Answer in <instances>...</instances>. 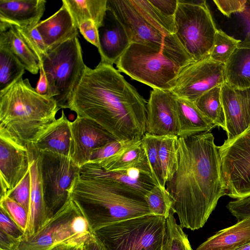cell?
<instances>
[{"label":"cell","mask_w":250,"mask_h":250,"mask_svg":"<svg viewBox=\"0 0 250 250\" xmlns=\"http://www.w3.org/2000/svg\"><path fill=\"white\" fill-rule=\"evenodd\" d=\"M65 108L91 120L115 140H141L146 133L147 103L113 65L85 66Z\"/></svg>","instance_id":"obj_1"},{"label":"cell","mask_w":250,"mask_h":250,"mask_svg":"<svg viewBox=\"0 0 250 250\" xmlns=\"http://www.w3.org/2000/svg\"><path fill=\"white\" fill-rule=\"evenodd\" d=\"M179 162L166 188L183 228H202L226 195L218 146L210 132L178 137Z\"/></svg>","instance_id":"obj_2"},{"label":"cell","mask_w":250,"mask_h":250,"mask_svg":"<svg viewBox=\"0 0 250 250\" xmlns=\"http://www.w3.org/2000/svg\"><path fill=\"white\" fill-rule=\"evenodd\" d=\"M92 233L125 220L152 215L145 196L116 181L78 175L69 191Z\"/></svg>","instance_id":"obj_3"},{"label":"cell","mask_w":250,"mask_h":250,"mask_svg":"<svg viewBox=\"0 0 250 250\" xmlns=\"http://www.w3.org/2000/svg\"><path fill=\"white\" fill-rule=\"evenodd\" d=\"M56 101L22 76L0 91V134L23 146L33 144L56 120Z\"/></svg>","instance_id":"obj_4"},{"label":"cell","mask_w":250,"mask_h":250,"mask_svg":"<svg viewBox=\"0 0 250 250\" xmlns=\"http://www.w3.org/2000/svg\"><path fill=\"white\" fill-rule=\"evenodd\" d=\"M194 62L173 34L160 45L131 43L115 64L120 72L153 89L171 91L182 70Z\"/></svg>","instance_id":"obj_5"},{"label":"cell","mask_w":250,"mask_h":250,"mask_svg":"<svg viewBox=\"0 0 250 250\" xmlns=\"http://www.w3.org/2000/svg\"><path fill=\"white\" fill-rule=\"evenodd\" d=\"M85 66L78 37L48 50L42 58L40 68L47 80V95L56 101L60 108H65Z\"/></svg>","instance_id":"obj_6"},{"label":"cell","mask_w":250,"mask_h":250,"mask_svg":"<svg viewBox=\"0 0 250 250\" xmlns=\"http://www.w3.org/2000/svg\"><path fill=\"white\" fill-rule=\"evenodd\" d=\"M174 34L195 61L209 56L217 31L205 0H178Z\"/></svg>","instance_id":"obj_7"},{"label":"cell","mask_w":250,"mask_h":250,"mask_svg":"<svg viewBox=\"0 0 250 250\" xmlns=\"http://www.w3.org/2000/svg\"><path fill=\"white\" fill-rule=\"evenodd\" d=\"M93 233L109 250H162L166 218L145 215L110 224Z\"/></svg>","instance_id":"obj_8"},{"label":"cell","mask_w":250,"mask_h":250,"mask_svg":"<svg viewBox=\"0 0 250 250\" xmlns=\"http://www.w3.org/2000/svg\"><path fill=\"white\" fill-rule=\"evenodd\" d=\"M91 233L86 220L69 197L38 232L20 239L17 250H49L61 244L82 245Z\"/></svg>","instance_id":"obj_9"},{"label":"cell","mask_w":250,"mask_h":250,"mask_svg":"<svg viewBox=\"0 0 250 250\" xmlns=\"http://www.w3.org/2000/svg\"><path fill=\"white\" fill-rule=\"evenodd\" d=\"M35 149L44 200L48 216L51 218L69 198L70 189L76 178L80 175L81 167L69 156Z\"/></svg>","instance_id":"obj_10"},{"label":"cell","mask_w":250,"mask_h":250,"mask_svg":"<svg viewBox=\"0 0 250 250\" xmlns=\"http://www.w3.org/2000/svg\"><path fill=\"white\" fill-rule=\"evenodd\" d=\"M218 149L226 195L236 199L250 194V128Z\"/></svg>","instance_id":"obj_11"},{"label":"cell","mask_w":250,"mask_h":250,"mask_svg":"<svg viewBox=\"0 0 250 250\" xmlns=\"http://www.w3.org/2000/svg\"><path fill=\"white\" fill-rule=\"evenodd\" d=\"M225 64L208 57L185 67L172 92L177 97L194 102L205 92L225 83Z\"/></svg>","instance_id":"obj_12"},{"label":"cell","mask_w":250,"mask_h":250,"mask_svg":"<svg viewBox=\"0 0 250 250\" xmlns=\"http://www.w3.org/2000/svg\"><path fill=\"white\" fill-rule=\"evenodd\" d=\"M107 9L124 28L131 43L160 45L170 36L164 34L152 25L130 0H107Z\"/></svg>","instance_id":"obj_13"},{"label":"cell","mask_w":250,"mask_h":250,"mask_svg":"<svg viewBox=\"0 0 250 250\" xmlns=\"http://www.w3.org/2000/svg\"><path fill=\"white\" fill-rule=\"evenodd\" d=\"M179 132L177 97L170 91L153 89L147 103L146 133L178 136Z\"/></svg>","instance_id":"obj_14"},{"label":"cell","mask_w":250,"mask_h":250,"mask_svg":"<svg viewBox=\"0 0 250 250\" xmlns=\"http://www.w3.org/2000/svg\"><path fill=\"white\" fill-rule=\"evenodd\" d=\"M28 147L0 134V199L7 197L30 168Z\"/></svg>","instance_id":"obj_15"},{"label":"cell","mask_w":250,"mask_h":250,"mask_svg":"<svg viewBox=\"0 0 250 250\" xmlns=\"http://www.w3.org/2000/svg\"><path fill=\"white\" fill-rule=\"evenodd\" d=\"M70 126V157L80 167L89 161L94 150L115 140L98 124L86 118L77 117Z\"/></svg>","instance_id":"obj_16"},{"label":"cell","mask_w":250,"mask_h":250,"mask_svg":"<svg viewBox=\"0 0 250 250\" xmlns=\"http://www.w3.org/2000/svg\"><path fill=\"white\" fill-rule=\"evenodd\" d=\"M221 98L227 134L224 142H228L250 128V88L235 89L224 83Z\"/></svg>","instance_id":"obj_17"},{"label":"cell","mask_w":250,"mask_h":250,"mask_svg":"<svg viewBox=\"0 0 250 250\" xmlns=\"http://www.w3.org/2000/svg\"><path fill=\"white\" fill-rule=\"evenodd\" d=\"M27 147L30 159L31 190L28 221L23 235L25 237L36 233L50 219L44 200L36 150L32 144Z\"/></svg>","instance_id":"obj_18"},{"label":"cell","mask_w":250,"mask_h":250,"mask_svg":"<svg viewBox=\"0 0 250 250\" xmlns=\"http://www.w3.org/2000/svg\"><path fill=\"white\" fill-rule=\"evenodd\" d=\"M45 0H0V24L36 26L43 16Z\"/></svg>","instance_id":"obj_19"},{"label":"cell","mask_w":250,"mask_h":250,"mask_svg":"<svg viewBox=\"0 0 250 250\" xmlns=\"http://www.w3.org/2000/svg\"><path fill=\"white\" fill-rule=\"evenodd\" d=\"M36 27L47 51L79 35V29L64 3L53 15L40 21Z\"/></svg>","instance_id":"obj_20"},{"label":"cell","mask_w":250,"mask_h":250,"mask_svg":"<svg viewBox=\"0 0 250 250\" xmlns=\"http://www.w3.org/2000/svg\"><path fill=\"white\" fill-rule=\"evenodd\" d=\"M80 174L111 180L133 188L144 196L157 185L150 172L136 168L107 171L97 164L88 162L81 167Z\"/></svg>","instance_id":"obj_21"},{"label":"cell","mask_w":250,"mask_h":250,"mask_svg":"<svg viewBox=\"0 0 250 250\" xmlns=\"http://www.w3.org/2000/svg\"><path fill=\"white\" fill-rule=\"evenodd\" d=\"M250 243V218L218 231L196 250H236Z\"/></svg>","instance_id":"obj_22"},{"label":"cell","mask_w":250,"mask_h":250,"mask_svg":"<svg viewBox=\"0 0 250 250\" xmlns=\"http://www.w3.org/2000/svg\"><path fill=\"white\" fill-rule=\"evenodd\" d=\"M71 122L63 110L61 116L33 144L39 150H49L69 156L71 146Z\"/></svg>","instance_id":"obj_23"},{"label":"cell","mask_w":250,"mask_h":250,"mask_svg":"<svg viewBox=\"0 0 250 250\" xmlns=\"http://www.w3.org/2000/svg\"><path fill=\"white\" fill-rule=\"evenodd\" d=\"M115 20L114 23L106 26L104 24L102 32L99 31L98 49L101 61L111 65L116 63L131 44L124 28Z\"/></svg>","instance_id":"obj_24"},{"label":"cell","mask_w":250,"mask_h":250,"mask_svg":"<svg viewBox=\"0 0 250 250\" xmlns=\"http://www.w3.org/2000/svg\"><path fill=\"white\" fill-rule=\"evenodd\" d=\"M177 109L179 125L178 137L210 132L216 126L193 102L177 97Z\"/></svg>","instance_id":"obj_25"},{"label":"cell","mask_w":250,"mask_h":250,"mask_svg":"<svg viewBox=\"0 0 250 250\" xmlns=\"http://www.w3.org/2000/svg\"><path fill=\"white\" fill-rule=\"evenodd\" d=\"M0 45L9 50L25 70L33 74L40 71V62L14 25L0 24Z\"/></svg>","instance_id":"obj_26"},{"label":"cell","mask_w":250,"mask_h":250,"mask_svg":"<svg viewBox=\"0 0 250 250\" xmlns=\"http://www.w3.org/2000/svg\"><path fill=\"white\" fill-rule=\"evenodd\" d=\"M93 163L107 171L136 168L151 173L142 140L117 155Z\"/></svg>","instance_id":"obj_27"},{"label":"cell","mask_w":250,"mask_h":250,"mask_svg":"<svg viewBox=\"0 0 250 250\" xmlns=\"http://www.w3.org/2000/svg\"><path fill=\"white\" fill-rule=\"evenodd\" d=\"M225 83L230 87L250 88V48H238L225 63Z\"/></svg>","instance_id":"obj_28"},{"label":"cell","mask_w":250,"mask_h":250,"mask_svg":"<svg viewBox=\"0 0 250 250\" xmlns=\"http://www.w3.org/2000/svg\"><path fill=\"white\" fill-rule=\"evenodd\" d=\"M78 28L81 22L91 20L98 29L103 27L107 12V0H62Z\"/></svg>","instance_id":"obj_29"},{"label":"cell","mask_w":250,"mask_h":250,"mask_svg":"<svg viewBox=\"0 0 250 250\" xmlns=\"http://www.w3.org/2000/svg\"><path fill=\"white\" fill-rule=\"evenodd\" d=\"M221 85H218L205 92L194 103L216 126L226 131L225 116L221 98Z\"/></svg>","instance_id":"obj_30"},{"label":"cell","mask_w":250,"mask_h":250,"mask_svg":"<svg viewBox=\"0 0 250 250\" xmlns=\"http://www.w3.org/2000/svg\"><path fill=\"white\" fill-rule=\"evenodd\" d=\"M178 137L167 135L160 137L158 154L165 184L170 180L178 165Z\"/></svg>","instance_id":"obj_31"},{"label":"cell","mask_w":250,"mask_h":250,"mask_svg":"<svg viewBox=\"0 0 250 250\" xmlns=\"http://www.w3.org/2000/svg\"><path fill=\"white\" fill-rule=\"evenodd\" d=\"M143 16L155 28L164 34H174V18L168 17L155 7L149 0H130Z\"/></svg>","instance_id":"obj_32"},{"label":"cell","mask_w":250,"mask_h":250,"mask_svg":"<svg viewBox=\"0 0 250 250\" xmlns=\"http://www.w3.org/2000/svg\"><path fill=\"white\" fill-rule=\"evenodd\" d=\"M25 68L8 49L0 45V91L22 77Z\"/></svg>","instance_id":"obj_33"},{"label":"cell","mask_w":250,"mask_h":250,"mask_svg":"<svg viewBox=\"0 0 250 250\" xmlns=\"http://www.w3.org/2000/svg\"><path fill=\"white\" fill-rule=\"evenodd\" d=\"M172 210L166 219V235L162 250H193L183 228L176 222Z\"/></svg>","instance_id":"obj_34"},{"label":"cell","mask_w":250,"mask_h":250,"mask_svg":"<svg viewBox=\"0 0 250 250\" xmlns=\"http://www.w3.org/2000/svg\"><path fill=\"white\" fill-rule=\"evenodd\" d=\"M241 42V40L217 29L209 57L215 61L225 64L239 48Z\"/></svg>","instance_id":"obj_35"},{"label":"cell","mask_w":250,"mask_h":250,"mask_svg":"<svg viewBox=\"0 0 250 250\" xmlns=\"http://www.w3.org/2000/svg\"><path fill=\"white\" fill-rule=\"evenodd\" d=\"M159 140L160 137L146 133L142 139V143L155 182L157 186L166 188L158 154Z\"/></svg>","instance_id":"obj_36"},{"label":"cell","mask_w":250,"mask_h":250,"mask_svg":"<svg viewBox=\"0 0 250 250\" xmlns=\"http://www.w3.org/2000/svg\"><path fill=\"white\" fill-rule=\"evenodd\" d=\"M152 215L167 218L172 211V201L166 188L156 185L145 196Z\"/></svg>","instance_id":"obj_37"},{"label":"cell","mask_w":250,"mask_h":250,"mask_svg":"<svg viewBox=\"0 0 250 250\" xmlns=\"http://www.w3.org/2000/svg\"><path fill=\"white\" fill-rule=\"evenodd\" d=\"M21 36L32 50L40 62L47 50L36 26L19 27L14 25Z\"/></svg>","instance_id":"obj_38"},{"label":"cell","mask_w":250,"mask_h":250,"mask_svg":"<svg viewBox=\"0 0 250 250\" xmlns=\"http://www.w3.org/2000/svg\"><path fill=\"white\" fill-rule=\"evenodd\" d=\"M141 140L120 141L115 140L94 150L88 162L95 163L110 158L123 151Z\"/></svg>","instance_id":"obj_39"},{"label":"cell","mask_w":250,"mask_h":250,"mask_svg":"<svg viewBox=\"0 0 250 250\" xmlns=\"http://www.w3.org/2000/svg\"><path fill=\"white\" fill-rule=\"evenodd\" d=\"M0 207L6 211L9 217L23 231L26 230L28 213L20 204L9 197L0 199Z\"/></svg>","instance_id":"obj_40"},{"label":"cell","mask_w":250,"mask_h":250,"mask_svg":"<svg viewBox=\"0 0 250 250\" xmlns=\"http://www.w3.org/2000/svg\"><path fill=\"white\" fill-rule=\"evenodd\" d=\"M31 190L30 168L22 179L10 192L8 197L15 200L29 212Z\"/></svg>","instance_id":"obj_41"},{"label":"cell","mask_w":250,"mask_h":250,"mask_svg":"<svg viewBox=\"0 0 250 250\" xmlns=\"http://www.w3.org/2000/svg\"><path fill=\"white\" fill-rule=\"evenodd\" d=\"M238 221L250 218V194L229 202L226 206Z\"/></svg>","instance_id":"obj_42"},{"label":"cell","mask_w":250,"mask_h":250,"mask_svg":"<svg viewBox=\"0 0 250 250\" xmlns=\"http://www.w3.org/2000/svg\"><path fill=\"white\" fill-rule=\"evenodd\" d=\"M218 9L224 16L230 17L235 13H243L246 9L247 0H213Z\"/></svg>","instance_id":"obj_43"},{"label":"cell","mask_w":250,"mask_h":250,"mask_svg":"<svg viewBox=\"0 0 250 250\" xmlns=\"http://www.w3.org/2000/svg\"><path fill=\"white\" fill-rule=\"evenodd\" d=\"M0 229L18 240H20L24 234L23 231L1 207H0Z\"/></svg>","instance_id":"obj_44"},{"label":"cell","mask_w":250,"mask_h":250,"mask_svg":"<svg viewBox=\"0 0 250 250\" xmlns=\"http://www.w3.org/2000/svg\"><path fill=\"white\" fill-rule=\"evenodd\" d=\"M78 29L84 39L95 46L99 47V31L95 23L91 20L83 21L78 27Z\"/></svg>","instance_id":"obj_45"},{"label":"cell","mask_w":250,"mask_h":250,"mask_svg":"<svg viewBox=\"0 0 250 250\" xmlns=\"http://www.w3.org/2000/svg\"><path fill=\"white\" fill-rule=\"evenodd\" d=\"M150 2L165 15L174 18L178 0H150Z\"/></svg>","instance_id":"obj_46"},{"label":"cell","mask_w":250,"mask_h":250,"mask_svg":"<svg viewBox=\"0 0 250 250\" xmlns=\"http://www.w3.org/2000/svg\"><path fill=\"white\" fill-rule=\"evenodd\" d=\"M83 250H109L103 241L92 233L83 245Z\"/></svg>","instance_id":"obj_47"},{"label":"cell","mask_w":250,"mask_h":250,"mask_svg":"<svg viewBox=\"0 0 250 250\" xmlns=\"http://www.w3.org/2000/svg\"><path fill=\"white\" fill-rule=\"evenodd\" d=\"M19 240L0 229V250H17Z\"/></svg>","instance_id":"obj_48"},{"label":"cell","mask_w":250,"mask_h":250,"mask_svg":"<svg viewBox=\"0 0 250 250\" xmlns=\"http://www.w3.org/2000/svg\"><path fill=\"white\" fill-rule=\"evenodd\" d=\"M243 13L247 21L248 29L245 38L241 41L239 48H250V7L249 8L246 7L245 10Z\"/></svg>","instance_id":"obj_49"},{"label":"cell","mask_w":250,"mask_h":250,"mask_svg":"<svg viewBox=\"0 0 250 250\" xmlns=\"http://www.w3.org/2000/svg\"><path fill=\"white\" fill-rule=\"evenodd\" d=\"M40 78L35 88L37 92L41 95H47L48 90L47 82L45 74L40 68Z\"/></svg>","instance_id":"obj_50"},{"label":"cell","mask_w":250,"mask_h":250,"mask_svg":"<svg viewBox=\"0 0 250 250\" xmlns=\"http://www.w3.org/2000/svg\"><path fill=\"white\" fill-rule=\"evenodd\" d=\"M83 245L61 244L49 250H83Z\"/></svg>","instance_id":"obj_51"},{"label":"cell","mask_w":250,"mask_h":250,"mask_svg":"<svg viewBox=\"0 0 250 250\" xmlns=\"http://www.w3.org/2000/svg\"><path fill=\"white\" fill-rule=\"evenodd\" d=\"M236 250H250V243L243 245Z\"/></svg>","instance_id":"obj_52"}]
</instances>
